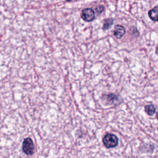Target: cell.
<instances>
[{"mask_svg": "<svg viewBox=\"0 0 158 158\" xmlns=\"http://www.w3.org/2000/svg\"><path fill=\"white\" fill-rule=\"evenodd\" d=\"M102 143L106 148H113L118 145V139L114 134L107 133L102 138Z\"/></svg>", "mask_w": 158, "mask_h": 158, "instance_id": "cell-1", "label": "cell"}, {"mask_svg": "<svg viewBox=\"0 0 158 158\" xmlns=\"http://www.w3.org/2000/svg\"><path fill=\"white\" fill-rule=\"evenodd\" d=\"M23 152L27 155H32L34 153V144L33 141L30 138L24 139L22 144Z\"/></svg>", "mask_w": 158, "mask_h": 158, "instance_id": "cell-2", "label": "cell"}, {"mask_svg": "<svg viewBox=\"0 0 158 158\" xmlns=\"http://www.w3.org/2000/svg\"><path fill=\"white\" fill-rule=\"evenodd\" d=\"M81 17L86 22H91L95 18V12L91 8H85L81 12Z\"/></svg>", "mask_w": 158, "mask_h": 158, "instance_id": "cell-3", "label": "cell"}, {"mask_svg": "<svg viewBox=\"0 0 158 158\" xmlns=\"http://www.w3.org/2000/svg\"><path fill=\"white\" fill-rule=\"evenodd\" d=\"M125 33V28L120 25H117L114 30V35L118 39H120L123 36V35Z\"/></svg>", "mask_w": 158, "mask_h": 158, "instance_id": "cell-4", "label": "cell"}, {"mask_svg": "<svg viewBox=\"0 0 158 158\" xmlns=\"http://www.w3.org/2000/svg\"><path fill=\"white\" fill-rule=\"evenodd\" d=\"M148 15L154 22H158V6H155L149 10Z\"/></svg>", "mask_w": 158, "mask_h": 158, "instance_id": "cell-5", "label": "cell"}, {"mask_svg": "<svg viewBox=\"0 0 158 158\" xmlns=\"http://www.w3.org/2000/svg\"><path fill=\"white\" fill-rule=\"evenodd\" d=\"M144 110L147 113L148 115L152 116L155 114L156 112V108L152 104H148L145 106L144 107Z\"/></svg>", "mask_w": 158, "mask_h": 158, "instance_id": "cell-6", "label": "cell"}, {"mask_svg": "<svg viewBox=\"0 0 158 158\" xmlns=\"http://www.w3.org/2000/svg\"><path fill=\"white\" fill-rule=\"evenodd\" d=\"M114 23V19H107L104 20V24H103V30H107L109 29L112 25Z\"/></svg>", "mask_w": 158, "mask_h": 158, "instance_id": "cell-7", "label": "cell"}, {"mask_svg": "<svg viewBox=\"0 0 158 158\" xmlns=\"http://www.w3.org/2000/svg\"><path fill=\"white\" fill-rule=\"evenodd\" d=\"M106 99L107 101H109L110 102H111L112 103H114L115 102V101H117L118 100V98L117 97V96H115V94L111 93V94H109L108 95H106Z\"/></svg>", "mask_w": 158, "mask_h": 158, "instance_id": "cell-8", "label": "cell"}, {"mask_svg": "<svg viewBox=\"0 0 158 158\" xmlns=\"http://www.w3.org/2000/svg\"><path fill=\"white\" fill-rule=\"evenodd\" d=\"M104 7L102 5H99L96 8V11L98 12V14H100L104 10Z\"/></svg>", "mask_w": 158, "mask_h": 158, "instance_id": "cell-9", "label": "cell"}, {"mask_svg": "<svg viewBox=\"0 0 158 158\" xmlns=\"http://www.w3.org/2000/svg\"><path fill=\"white\" fill-rule=\"evenodd\" d=\"M156 117H157V118L158 119V113L157 114V115H156Z\"/></svg>", "mask_w": 158, "mask_h": 158, "instance_id": "cell-10", "label": "cell"}]
</instances>
